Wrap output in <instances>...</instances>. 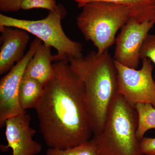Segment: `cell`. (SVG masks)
Here are the masks:
<instances>
[{
    "mask_svg": "<svg viewBox=\"0 0 155 155\" xmlns=\"http://www.w3.org/2000/svg\"><path fill=\"white\" fill-rule=\"evenodd\" d=\"M53 67L35 109L46 145L65 149L89 141L93 134L80 78L69 61H56Z\"/></svg>",
    "mask_w": 155,
    "mask_h": 155,
    "instance_id": "1",
    "label": "cell"
},
{
    "mask_svg": "<svg viewBox=\"0 0 155 155\" xmlns=\"http://www.w3.org/2000/svg\"><path fill=\"white\" fill-rule=\"evenodd\" d=\"M69 62L83 84L93 134H97L102 130L111 104L118 94L115 61L107 50L100 54L91 51Z\"/></svg>",
    "mask_w": 155,
    "mask_h": 155,
    "instance_id": "2",
    "label": "cell"
},
{
    "mask_svg": "<svg viewBox=\"0 0 155 155\" xmlns=\"http://www.w3.org/2000/svg\"><path fill=\"white\" fill-rule=\"evenodd\" d=\"M137 116L134 106L119 94L111 104L103 129L92 140L98 155H144L136 135Z\"/></svg>",
    "mask_w": 155,
    "mask_h": 155,
    "instance_id": "3",
    "label": "cell"
},
{
    "mask_svg": "<svg viewBox=\"0 0 155 155\" xmlns=\"http://www.w3.org/2000/svg\"><path fill=\"white\" fill-rule=\"evenodd\" d=\"M81 8L76 18L78 27L100 54L115 43L117 31L131 17L128 7L114 3L91 2Z\"/></svg>",
    "mask_w": 155,
    "mask_h": 155,
    "instance_id": "4",
    "label": "cell"
},
{
    "mask_svg": "<svg viewBox=\"0 0 155 155\" xmlns=\"http://www.w3.org/2000/svg\"><path fill=\"white\" fill-rule=\"evenodd\" d=\"M63 5L58 4L55 8L49 11L45 18L39 20L17 19L0 14V26L21 28L35 35L43 44L57 51L54 62L69 61L72 58L83 57V48L80 43L70 39L64 32L62 20L67 15Z\"/></svg>",
    "mask_w": 155,
    "mask_h": 155,
    "instance_id": "5",
    "label": "cell"
},
{
    "mask_svg": "<svg viewBox=\"0 0 155 155\" xmlns=\"http://www.w3.org/2000/svg\"><path fill=\"white\" fill-rule=\"evenodd\" d=\"M139 70L129 68L115 61L117 72V92L134 106L150 103L155 107V81L153 66L149 59H142Z\"/></svg>",
    "mask_w": 155,
    "mask_h": 155,
    "instance_id": "6",
    "label": "cell"
},
{
    "mask_svg": "<svg viewBox=\"0 0 155 155\" xmlns=\"http://www.w3.org/2000/svg\"><path fill=\"white\" fill-rule=\"evenodd\" d=\"M42 41L36 38L31 42L23 58L11 68L0 81V127H5L7 119L26 113L19 100V86L28 62Z\"/></svg>",
    "mask_w": 155,
    "mask_h": 155,
    "instance_id": "7",
    "label": "cell"
},
{
    "mask_svg": "<svg viewBox=\"0 0 155 155\" xmlns=\"http://www.w3.org/2000/svg\"><path fill=\"white\" fill-rule=\"evenodd\" d=\"M154 24L148 21L139 23L130 17L121 28L116 39L114 61L126 67L137 69L143 43Z\"/></svg>",
    "mask_w": 155,
    "mask_h": 155,
    "instance_id": "8",
    "label": "cell"
},
{
    "mask_svg": "<svg viewBox=\"0 0 155 155\" xmlns=\"http://www.w3.org/2000/svg\"><path fill=\"white\" fill-rule=\"evenodd\" d=\"M30 116L25 113L7 119L5 123L8 144L1 145V149L12 150V155H36L41 152L42 146L34 140L36 130L30 126Z\"/></svg>",
    "mask_w": 155,
    "mask_h": 155,
    "instance_id": "9",
    "label": "cell"
},
{
    "mask_svg": "<svg viewBox=\"0 0 155 155\" xmlns=\"http://www.w3.org/2000/svg\"><path fill=\"white\" fill-rule=\"evenodd\" d=\"M0 75H2L25 55L30 36L23 29L7 26H0Z\"/></svg>",
    "mask_w": 155,
    "mask_h": 155,
    "instance_id": "10",
    "label": "cell"
},
{
    "mask_svg": "<svg viewBox=\"0 0 155 155\" xmlns=\"http://www.w3.org/2000/svg\"><path fill=\"white\" fill-rule=\"evenodd\" d=\"M51 48L42 44L28 62L23 76L35 79L44 86L54 73L52 62H54L55 55Z\"/></svg>",
    "mask_w": 155,
    "mask_h": 155,
    "instance_id": "11",
    "label": "cell"
},
{
    "mask_svg": "<svg viewBox=\"0 0 155 155\" xmlns=\"http://www.w3.org/2000/svg\"><path fill=\"white\" fill-rule=\"evenodd\" d=\"M81 8L87 3L94 2H107L128 7L131 17L139 23L148 21L155 24V0H73Z\"/></svg>",
    "mask_w": 155,
    "mask_h": 155,
    "instance_id": "12",
    "label": "cell"
},
{
    "mask_svg": "<svg viewBox=\"0 0 155 155\" xmlns=\"http://www.w3.org/2000/svg\"><path fill=\"white\" fill-rule=\"evenodd\" d=\"M44 87L35 79L23 76L19 86V100L24 110L35 108L43 94Z\"/></svg>",
    "mask_w": 155,
    "mask_h": 155,
    "instance_id": "13",
    "label": "cell"
},
{
    "mask_svg": "<svg viewBox=\"0 0 155 155\" xmlns=\"http://www.w3.org/2000/svg\"><path fill=\"white\" fill-rule=\"evenodd\" d=\"M137 116L136 135L140 140L150 129H155V107L150 103H138L134 106Z\"/></svg>",
    "mask_w": 155,
    "mask_h": 155,
    "instance_id": "14",
    "label": "cell"
},
{
    "mask_svg": "<svg viewBox=\"0 0 155 155\" xmlns=\"http://www.w3.org/2000/svg\"><path fill=\"white\" fill-rule=\"evenodd\" d=\"M46 155H98L97 147L91 139L80 145L61 149L58 148H49Z\"/></svg>",
    "mask_w": 155,
    "mask_h": 155,
    "instance_id": "15",
    "label": "cell"
},
{
    "mask_svg": "<svg viewBox=\"0 0 155 155\" xmlns=\"http://www.w3.org/2000/svg\"><path fill=\"white\" fill-rule=\"evenodd\" d=\"M140 58L149 59L155 64V34L147 35L140 50Z\"/></svg>",
    "mask_w": 155,
    "mask_h": 155,
    "instance_id": "16",
    "label": "cell"
},
{
    "mask_svg": "<svg viewBox=\"0 0 155 155\" xmlns=\"http://www.w3.org/2000/svg\"><path fill=\"white\" fill-rule=\"evenodd\" d=\"M57 5L55 0H24L21 10L26 11L34 8H41L51 11L55 8Z\"/></svg>",
    "mask_w": 155,
    "mask_h": 155,
    "instance_id": "17",
    "label": "cell"
},
{
    "mask_svg": "<svg viewBox=\"0 0 155 155\" xmlns=\"http://www.w3.org/2000/svg\"><path fill=\"white\" fill-rule=\"evenodd\" d=\"M24 0H0V11L16 12L21 9Z\"/></svg>",
    "mask_w": 155,
    "mask_h": 155,
    "instance_id": "18",
    "label": "cell"
},
{
    "mask_svg": "<svg viewBox=\"0 0 155 155\" xmlns=\"http://www.w3.org/2000/svg\"><path fill=\"white\" fill-rule=\"evenodd\" d=\"M140 147L143 155H155V137H143L140 140Z\"/></svg>",
    "mask_w": 155,
    "mask_h": 155,
    "instance_id": "19",
    "label": "cell"
}]
</instances>
